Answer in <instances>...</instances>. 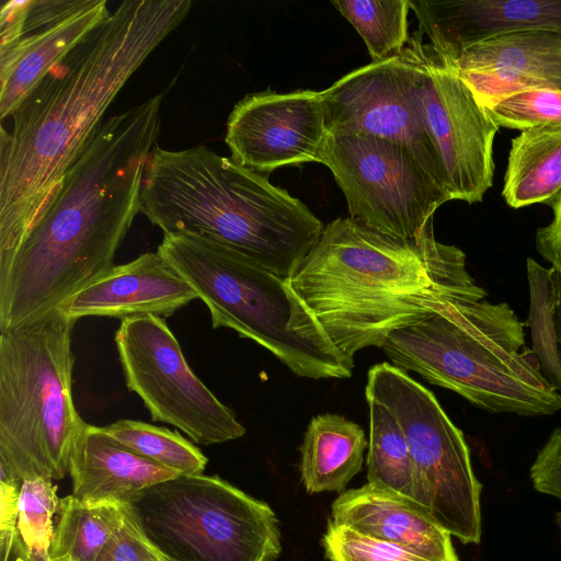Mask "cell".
Listing matches in <instances>:
<instances>
[{
  "label": "cell",
  "instance_id": "cell-1",
  "mask_svg": "<svg viewBox=\"0 0 561 561\" xmlns=\"http://www.w3.org/2000/svg\"><path fill=\"white\" fill-rule=\"evenodd\" d=\"M192 4L124 0L12 112L11 131H0V274L118 92Z\"/></svg>",
  "mask_w": 561,
  "mask_h": 561
},
{
  "label": "cell",
  "instance_id": "cell-2",
  "mask_svg": "<svg viewBox=\"0 0 561 561\" xmlns=\"http://www.w3.org/2000/svg\"><path fill=\"white\" fill-rule=\"evenodd\" d=\"M162 100L159 93L103 121L69 167L0 274V331L58 307L115 266V253L141 211Z\"/></svg>",
  "mask_w": 561,
  "mask_h": 561
},
{
  "label": "cell",
  "instance_id": "cell-3",
  "mask_svg": "<svg viewBox=\"0 0 561 561\" xmlns=\"http://www.w3.org/2000/svg\"><path fill=\"white\" fill-rule=\"evenodd\" d=\"M288 279L352 359L450 300L486 297L467 271L465 253L437 241L433 222L420 238L403 240L336 218Z\"/></svg>",
  "mask_w": 561,
  "mask_h": 561
},
{
  "label": "cell",
  "instance_id": "cell-4",
  "mask_svg": "<svg viewBox=\"0 0 561 561\" xmlns=\"http://www.w3.org/2000/svg\"><path fill=\"white\" fill-rule=\"evenodd\" d=\"M141 213L163 234L220 243L284 278L293 275L324 228L286 190L206 146L153 147Z\"/></svg>",
  "mask_w": 561,
  "mask_h": 561
},
{
  "label": "cell",
  "instance_id": "cell-5",
  "mask_svg": "<svg viewBox=\"0 0 561 561\" xmlns=\"http://www.w3.org/2000/svg\"><path fill=\"white\" fill-rule=\"evenodd\" d=\"M507 302L458 298L387 336L380 348L396 367L415 371L480 409L524 416L561 410L524 327Z\"/></svg>",
  "mask_w": 561,
  "mask_h": 561
},
{
  "label": "cell",
  "instance_id": "cell-6",
  "mask_svg": "<svg viewBox=\"0 0 561 561\" xmlns=\"http://www.w3.org/2000/svg\"><path fill=\"white\" fill-rule=\"evenodd\" d=\"M158 251L206 305L215 329L256 342L300 377L352 376L354 359L336 348L288 278L195 237L163 234Z\"/></svg>",
  "mask_w": 561,
  "mask_h": 561
},
{
  "label": "cell",
  "instance_id": "cell-7",
  "mask_svg": "<svg viewBox=\"0 0 561 561\" xmlns=\"http://www.w3.org/2000/svg\"><path fill=\"white\" fill-rule=\"evenodd\" d=\"M58 307L0 331V471L60 480L85 422L72 398L71 332Z\"/></svg>",
  "mask_w": 561,
  "mask_h": 561
},
{
  "label": "cell",
  "instance_id": "cell-8",
  "mask_svg": "<svg viewBox=\"0 0 561 561\" xmlns=\"http://www.w3.org/2000/svg\"><path fill=\"white\" fill-rule=\"evenodd\" d=\"M148 540L172 561H274L280 530L271 506L218 476H179L130 504Z\"/></svg>",
  "mask_w": 561,
  "mask_h": 561
},
{
  "label": "cell",
  "instance_id": "cell-9",
  "mask_svg": "<svg viewBox=\"0 0 561 561\" xmlns=\"http://www.w3.org/2000/svg\"><path fill=\"white\" fill-rule=\"evenodd\" d=\"M365 394L387 407L403 431L412 462V501L450 536L479 543L482 484L462 432L436 397L387 362L369 368Z\"/></svg>",
  "mask_w": 561,
  "mask_h": 561
},
{
  "label": "cell",
  "instance_id": "cell-10",
  "mask_svg": "<svg viewBox=\"0 0 561 561\" xmlns=\"http://www.w3.org/2000/svg\"><path fill=\"white\" fill-rule=\"evenodd\" d=\"M319 162L342 190L350 218L392 238H420L451 201L407 149L387 139L328 133Z\"/></svg>",
  "mask_w": 561,
  "mask_h": 561
},
{
  "label": "cell",
  "instance_id": "cell-11",
  "mask_svg": "<svg viewBox=\"0 0 561 561\" xmlns=\"http://www.w3.org/2000/svg\"><path fill=\"white\" fill-rule=\"evenodd\" d=\"M115 343L127 388L154 422L208 446L242 437L244 426L190 368L165 321L154 314L122 320Z\"/></svg>",
  "mask_w": 561,
  "mask_h": 561
},
{
  "label": "cell",
  "instance_id": "cell-12",
  "mask_svg": "<svg viewBox=\"0 0 561 561\" xmlns=\"http://www.w3.org/2000/svg\"><path fill=\"white\" fill-rule=\"evenodd\" d=\"M453 199L481 202L493 185L499 126L450 59L417 30L402 50Z\"/></svg>",
  "mask_w": 561,
  "mask_h": 561
},
{
  "label": "cell",
  "instance_id": "cell-13",
  "mask_svg": "<svg viewBox=\"0 0 561 561\" xmlns=\"http://www.w3.org/2000/svg\"><path fill=\"white\" fill-rule=\"evenodd\" d=\"M320 93L329 134H364L396 142L447 192L444 171L402 53L354 69Z\"/></svg>",
  "mask_w": 561,
  "mask_h": 561
},
{
  "label": "cell",
  "instance_id": "cell-14",
  "mask_svg": "<svg viewBox=\"0 0 561 561\" xmlns=\"http://www.w3.org/2000/svg\"><path fill=\"white\" fill-rule=\"evenodd\" d=\"M106 0H9L0 12V118L108 15Z\"/></svg>",
  "mask_w": 561,
  "mask_h": 561
},
{
  "label": "cell",
  "instance_id": "cell-15",
  "mask_svg": "<svg viewBox=\"0 0 561 561\" xmlns=\"http://www.w3.org/2000/svg\"><path fill=\"white\" fill-rule=\"evenodd\" d=\"M328 131L320 91H263L240 100L227 121L231 159L257 173L319 162Z\"/></svg>",
  "mask_w": 561,
  "mask_h": 561
},
{
  "label": "cell",
  "instance_id": "cell-16",
  "mask_svg": "<svg viewBox=\"0 0 561 561\" xmlns=\"http://www.w3.org/2000/svg\"><path fill=\"white\" fill-rule=\"evenodd\" d=\"M449 59L483 105L522 90L561 92V32L558 31L528 30L495 36Z\"/></svg>",
  "mask_w": 561,
  "mask_h": 561
},
{
  "label": "cell",
  "instance_id": "cell-17",
  "mask_svg": "<svg viewBox=\"0 0 561 561\" xmlns=\"http://www.w3.org/2000/svg\"><path fill=\"white\" fill-rule=\"evenodd\" d=\"M197 299L190 284L156 252L112 267L58 308L69 318L172 316Z\"/></svg>",
  "mask_w": 561,
  "mask_h": 561
},
{
  "label": "cell",
  "instance_id": "cell-18",
  "mask_svg": "<svg viewBox=\"0 0 561 561\" xmlns=\"http://www.w3.org/2000/svg\"><path fill=\"white\" fill-rule=\"evenodd\" d=\"M420 31L448 58L485 39L528 30L561 32V0H409Z\"/></svg>",
  "mask_w": 561,
  "mask_h": 561
},
{
  "label": "cell",
  "instance_id": "cell-19",
  "mask_svg": "<svg viewBox=\"0 0 561 561\" xmlns=\"http://www.w3.org/2000/svg\"><path fill=\"white\" fill-rule=\"evenodd\" d=\"M335 524L394 543L425 561H459L448 531L419 505L368 483L344 491L331 505Z\"/></svg>",
  "mask_w": 561,
  "mask_h": 561
},
{
  "label": "cell",
  "instance_id": "cell-20",
  "mask_svg": "<svg viewBox=\"0 0 561 561\" xmlns=\"http://www.w3.org/2000/svg\"><path fill=\"white\" fill-rule=\"evenodd\" d=\"M68 473L71 494L88 505L130 504L147 488L181 476L87 423L71 447Z\"/></svg>",
  "mask_w": 561,
  "mask_h": 561
},
{
  "label": "cell",
  "instance_id": "cell-21",
  "mask_svg": "<svg viewBox=\"0 0 561 561\" xmlns=\"http://www.w3.org/2000/svg\"><path fill=\"white\" fill-rule=\"evenodd\" d=\"M368 447L363 428L339 414L311 419L300 447L301 481L308 493H343L360 471Z\"/></svg>",
  "mask_w": 561,
  "mask_h": 561
},
{
  "label": "cell",
  "instance_id": "cell-22",
  "mask_svg": "<svg viewBox=\"0 0 561 561\" xmlns=\"http://www.w3.org/2000/svg\"><path fill=\"white\" fill-rule=\"evenodd\" d=\"M561 192V125L522 130L513 138L502 195L520 208L548 204Z\"/></svg>",
  "mask_w": 561,
  "mask_h": 561
},
{
  "label": "cell",
  "instance_id": "cell-23",
  "mask_svg": "<svg viewBox=\"0 0 561 561\" xmlns=\"http://www.w3.org/2000/svg\"><path fill=\"white\" fill-rule=\"evenodd\" d=\"M124 505H88L72 494L59 501L48 556L51 561H96L121 527Z\"/></svg>",
  "mask_w": 561,
  "mask_h": 561
},
{
  "label": "cell",
  "instance_id": "cell-24",
  "mask_svg": "<svg viewBox=\"0 0 561 561\" xmlns=\"http://www.w3.org/2000/svg\"><path fill=\"white\" fill-rule=\"evenodd\" d=\"M533 351L550 385L561 392V273L527 259Z\"/></svg>",
  "mask_w": 561,
  "mask_h": 561
},
{
  "label": "cell",
  "instance_id": "cell-25",
  "mask_svg": "<svg viewBox=\"0 0 561 561\" xmlns=\"http://www.w3.org/2000/svg\"><path fill=\"white\" fill-rule=\"evenodd\" d=\"M365 396L369 412L367 483L412 501V462L403 431L387 407Z\"/></svg>",
  "mask_w": 561,
  "mask_h": 561
},
{
  "label": "cell",
  "instance_id": "cell-26",
  "mask_svg": "<svg viewBox=\"0 0 561 561\" xmlns=\"http://www.w3.org/2000/svg\"><path fill=\"white\" fill-rule=\"evenodd\" d=\"M331 4L362 36L373 62L398 57L407 46L409 0H335Z\"/></svg>",
  "mask_w": 561,
  "mask_h": 561
},
{
  "label": "cell",
  "instance_id": "cell-27",
  "mask_svg": "<svg viewBox=\"0 0 561 561\" xmlns=\"http://www.w3.org/2000/svg\"><path fill=\"white\" fill-rule=\"evenodd\" d=\"M103 428L131 451L181 476L202 474L208 461L198 447L167 427L119 420Z\"/></svg>",
  "mask_w": 561,
  "mask_h": 561
},
{
  "label": "cell",
  "instance_id": "cell-28",
  "mask_svg": "<svg viewBox=\"0 0 561 561\" xmlns=\"http://www.w3.org/2000/svg\"><path fill=\"white\" fill-rule=\"evenodd\" d=\"M500 127L525 130L561 125V92L548 89L517 91L484 104Z\"/></svg>",
  "mask_w": 561,
  "mask_h": 561
},
{
  "label": "cell",
  "instance_id": "cell-29",
  "mask_svg": "<svg viewBox=\"0 0 561 561\" xmlns=\"http://www.w3.org/2000/svg\"><path fill=\"white\" fill-rule=\"evenodd\" d=\"M59 501L51 479L22 480L16 528L26 549H49Z\"/></svg>",
  "mask_w": 561,
  "mask_h": 561
},
{
  "label": "cell",
  "instance_id": "cell-30",
  "mask_svg": "<svg viewBox=\"0 0 561 561\" xmlns=\"http://www.w3.org/2000/svg\"><path fill=\"white\" fill-rule=\"evenodd\" d=\"M322 546L330 561H425L385 540L328 522Z\"/></svg>",
  "mask_w": 561,
  "mask_h": 561
},
{
  "label": "cell",
  "instance_id": "cell-31",
  "mask_svg": "<svg viewBox=\"0 0 561 561\" xmlns=\"http://www.w3.org/2000/svg\"><path fill=\"white\" fill-rule=\"evenodd\" d=\"M96 561L172 560L148 540L138 525L129 504H125L123 523L104 547Z\"/></svg>",
  "mask_w": 561,
  "mask_h": 561
},
{
  "label": "cell",
  "instance_id": "cell-32",
  "mask_svg": "<svg viewBox=\"0 0 561 561\" xmlns=\"http://www.w3.org/2000/svg\"><path fill=\"white\" fill-rule=\"evenodd\" d=\"M535 490L561 500V428H556L530 467Z\"/></svg>",
  "mask_w": 561,
  "mask_h": 561
},
{
  "label": "cell",
  "instance_id": "cell-33",
  "mask_svg": "<svg viewBox=\"0 0 561 561\" xmlns=\"http://www.w3.org/2000/svg\"><path fill=\"white\" fill-rule=\"evenodd\" d=\"M548 205L552 209V220L537 229L535 244L538 253L561 273V192Z\"/></svg>",
  "mask_w": 561,
  "mask_h": 561
},
{
  "label": "cell",
  "instance_id": "cell-34",
  "mask_svg": "<svg viewBox=\"0 0 561 561\" xmlns=\"http://www.w3.org/2000/svg\"><path fill=\"white\" fill-rule=\"evenodd\" d=\"M22 481L0 471V539L16 529Z\"/></svg>",
  "mask_w": 561,
  "mask_h": 561
},
{
  "label": "cell",
  "instance_id": "cell-35",
  "mask_svg": "<svg viewBox=\"0 0 561 561\" xmlns=\"http://www.w3.org/2000/svg\"><path fill=\"white\" fill-rule=\"evenodd\" d=\"M1 561H28L27 549L18 531L0 539Z\"/></svg>",
  "mask_w": 561,
  "mask_h": 561
},
{
  "label": "cell",
  "instance_id": "cell-36",
  "mask_svg": "<svg viewBox=\"0 0 561 561\" xmlns=\"http://www.w3.org/2000/svg\"><path fill=\"white\" fill-rule=\"evenodd\" d=\"M28 561H51L48 556V550L43 549H27Z\"/></svg>",
  "mask_w": 561,
  "mask_h": 561
},
{
  "label": "cell",
  "instance_id": "cell-37",
  "mask_svg": "<svg viewBox=\"0 0 561 561\" xmlns=\"http://www.w3.org/2000/svg\"><path fill=\"white\" fill-rule=\"evenodd\" d=\"M554 519H556L557 525L561 528V512H558L556 514V518Z\"/></svg>",
  "mask_w": 561,
  "mask_h": 561
}]
</instances>
